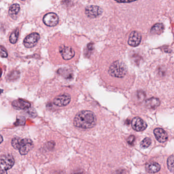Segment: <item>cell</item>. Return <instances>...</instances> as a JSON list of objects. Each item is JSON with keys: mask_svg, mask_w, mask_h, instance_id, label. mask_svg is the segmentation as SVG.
<instances>
[{"mask_svg": "<svg viewBox=\"0 0 174 174\" xmlns=\"http://www.w3.org/2000/svg\"><path fill=\"white\" fill-rule=\"evenodd\" d=\"M96 118L94 113L89 110H83L76 115L73 124L77 128L90 129L96 125Z\"/></svg>", "mask_w": 174, "mask_h": 174, "instance_id": "obj_1", "label": "cell"}, {"mask_svg": "<svg viewBox=\"0 0 174 174\" xmlns=\"http://www.w3.org/2000/svg\"><path fill=\"white\" fill-rule=\"evenodd\" d=\"M11 145L14 149L19 150V152L22 155L28 154L34 147L33 142L31 139H20V138L17 137L12 139Z\"/></svg>", "mask_w": 174, "mask_h": 174, "instance_id": "obj_2", "label": "cell"}, {"mask_svg": "<svg viewBox=\"0 0 174 174\" xmlns=\"http://www.w3.org/2000/svg\"><path fill=\"white\" fill-rule=\"evenodd\" d=\"M127 72L126 65L122 61H115L109 67V74L115 78H123Z\"/></svg>", "mask_w": 174, "mask_h": 174, "instance_id": "obj_3", "label": "cell"}, {"mask_svg": "<svg viewBox=\"0 0 174 174\" xmlns=\"http://www.w3.org/2000/svg\"><path fill=\"white\" fill-rule=\"evenodd\" d=\"M14 163V159L11 154L0 157V174H7L8 170L13 167Z\"/></svg>", "mask_w": 174, "mask_h": 174, "instance_id": "obj_4", "label": "cell"}, {"mask_svg": "<svg viewBox=\"0 0 174 174\" xmlns=\"http://www.w3.org/2000/svg\"><path fill=\"white\" fill-rule=\"evenodd\" d=\"M40 39V35L37 33H32L25 38L23 45L26 48H31L35 46Z\"/></svg>", "mask_w": 174, "mask_h": 174, "instance_id": "obj_5", "label": "cell"}, {"mask_svg": "<svg viewBox=\"0 0 174 174\" xmlns=\"http://www.w3.org/2000/svg\"><path fill=\"white\" fill-rule=\"evenodd\" d=\"M71 101V97L68 94H61L54 99L53 103L56 106L59 107H63L67 106V105L69 104Z\"/></svg>", "mask_w": 174, "mask_h": 174, "instance_id": "obj_6", "label": "cell"}, {"mask_svg": "<svg viewBox=\"0 0 174 174\" xmlns=\"http://www.w3.org/2000/svg\"><path fill=\"white\" fill-rule=\"evenodd\" d=\"M43 21L44 24L48 26H55L59 23V18L56 13L50 12L44 15Z\"/></svg>", "mask_w": 174, "mask_h": 174, "instance_id": "obj_7", "label": "cell"}, {"mask_svg": "<svg viewBox=\"0 0 174 174\" xmlns=\"http://www.w3.org/2000/svg\"><path fill=\"white\" fill-rule=\"evenodd\" d=\"M102 9L98 6L91 5L88 6L85 9V13L90 18H95L102 13Z\"/></svg>", "mask_w": 174, "mask_h": 174, "instance_id": "obj_8", "label": "cell"}, {"mask_svg": "<svg viewBox=\"0 0 174 174\" xmlns=\"http://www.w3.org/2000/svg\"><path fill=\"white\" fill-rule=\"evenodd\" d=\"M59 51L63 58L65 60L71 59L75 55L74 50L70 46H61L60 47Z\"/></svg>", "mask_w": 174, "mask_h": 174, "instance_id": "obj_9", "label": "cell"}, {"mask_svg": "<svg viewBox=\"0 0 174 174\" xmlns=\"http://www.w3.org/2000/svg\"><path fill=\"white\" fill-rule=\"evenodd\" d=\"M131 126L134 130L141 132L145 130L147 127L146 123L143 120L139 117L133 119L131 122Z\"/></svg>", "mask_w": 174, "mask_h": 174, "instance_id": "obj_10", "label": "cell"}, {"mask_svg": "<svg viewBox=\"0 0 174 174\" xmlns=\"http://www.w3.org/2000/svg\"><path fill=\"white\" fill-rule=\"evenodd\" d=\"M142 36L137 31H133L129 35L128 43L129 45L133 47L138 46L141 42Z\"/></svg>", "mask_w": 174, "mask_h": 174, "instance_id": "obj_11", "label": "cell"}, {"mask_svg": "<svg viewBox=\"0 0 174 174\" xmlns=\"http://www.w3.org/2000/svg\"><path fill=\"white\" fill-rule=\"evenodd\" d=\"M154 134L157 140L160 142H164L168 140L167 132L161 128H156L154 130Z\"/></svg>", "mask_w": 174, "mask_h": 174, "instance_id": "obj_12", "label": "cell"}, {"mask_svg": "<svg viewBox=\"0 0 174 174\" xmlns=\"http://www.w3.org/2000/svg\"><path fill=\"white\" fill-rule=\"evenodd\" d=\"M12 105L15 109H28L31 107L30 103L23 100V99H18L12 103Z\"/></svg>", "mask_w": 174, "mask_h": 174, "instance_id": "obj_13", "label": "cell"}, {"mask_svg": "<svg viewBox=\"0 0 174 174\" xmlns=\"http://www.w3.org/2000/svg\"><path fill=\"white\" fill-rule=\"evenodd\" d=\"M160 99L156 98H152L146 101L145 105L149 109H156L160 106Z\"/></svg>", "mask_w": 174, "mask_h": 174, "instance_id": "obj_14", "label": "cell"}, {"mask_svg": "<svg viewBox=\"0 0 174 174\" xmlns=\"http://www.w3.org/2000/svg\"><path fill=\"white\" fill-rule=\"evenodd\" d=\"M146 170L148 173H157L160 170V165L158 163L150 162L146 165Z\"/></svg>", "mask_w": 174, "mask_h": 174, "instance_id": "obj_15", "label": "cell"}, {"mask_svg": "<svg viewBox=\"0 0 174 174\" xmlns=\"http://www.w3.org/2000/svg\"><path fill=\"white\" fill-rule=\"evenodd\" d=\"M20 10V6L18 4H14L10 6L9 10V14L10 16L13 19H15Z\"/></svg>", "mask_w": 174, "mask_h": 174, "instance_id": "obj_16", "label": "cell"}, {"mask_svg": "<svg viewBox=\"0 0 174 174\" xmlns=\"http://www.w3.org/2000/svg\"><path fill=\"white\" fill-rule=\"evenodd\" d=\"M164 27L163 24H156L151 28V32L154 34H160L164 30Z\"/></svg>", "mask_w": 174, "mask_h": 174, "instance_id": "obj_17", "label": "cell"}, {"mask_svg": "<svg viewBox=\"0 0 174 174\" xmlns=\"http://www.w3.org/2000/svg\"><path fill=\"white\" fill-rule=\"evenodd\" d=\"M19 37V30L16 29L10 35L9 37V41L11 44H15Z\"/></svg>", "mask_w": 174, "mask_h": 174, "instance_id": "obj_18", "label": "cell"}, {"mask_svg": "<svg viewBox=\"0 0 174 174\" xmlns=\"http://www.w3.org/2000/svg\"><path fill=\"white\" fill-rule=\"evenodd\" d=\"M167 165L168 170L171 172H174V156H171L168 157L167 161Z\"/></svg>", "mask_w": 174, "mask_h": 174, "instance_id": "obj_19", "label": "cell"}, {"mask_svg": "<svg viewBox=\"0 0 174 174\" xmlns=\"http://www.w3.org/2000/svg\"><path fill=\"white\" fill-rule=\"evenodd\" d=\"M151 139L150 138L146 137L144 138L141 142V146L142 148L146 149L149 147L151 145Z\"/></svg>", "mask_w": 174, "mask_h": 174, "instance_id": "obj_20", "label": "cell"}, {"mask_svg": "<svg viewBox=\"0 0 174 174\" xmlns=\"http://www.w3.org/2000/svg\"><path fill=\"white\" fill-rule=\"evenodd\" d=\"M19 73L17 71H13L11 73H9V75L8 76V78L9 80H15L16 79L19 78Z\"/></svg>", "mask_w": 174, "mask_h": 174, "instance_id": "obj_21", "label": "cell"}, {"mask_svg": "<svg viewBox=\"0 0 174 174\" xmlns=\"http://www.w3.org/2000/svg\"><path fill=\"white\" fill-rule=\"evenodd\" d=\"M0 56L3 58H6L8 56L6 49L1 46H0Z\"/></svg>", "mask_w": 174, "mask_h": 174, "instance_id": "obj_22", "label": "cell"}, {"mask_svg": "<svg viewBox=\"0 0 174 174\" xmlns=\"http://www.w3.org/2000/svg\"><path fill=\"white\" fill-rule=\"evenodd\" d=\"M135 137L134 135H130L127 139L128 144L130 145H133L134 142L135 141Z\"/></svg>", "mask_w": 174, "mask_h": 174, "instance_id": "obj_23", "label": "cell"}, {"mask_svg": "<svg viewBox=\"0 0 174 174\" xmlns=\"http://www.w3.org/2000/svg\"><path fill=\"white\" fill-rule=\"evenodd\" d=\"M55 145V144L54 141H49V142L47 143V147L48 148L49 150L52 149L54 148Z\"/></svg>", "mask_w": 174, "mask_h": 174, "instance_id": "obj_24", "label": "cell"}, {"mask_svg": "<svg viewBox=\"0 0 174 174\" xmlns=\"http://www.w3.org/2000/svg\"><path fill=\"white\" fill-rule=\"evenodd\" d=\"M116 2H117L118 3H131L133 1H116Z\"/></svg>", "mask_w": 174, "mask_h": 174, "instance_id": "obj_25", "label": "cell"}, {"mask_svg": "<svg viewBox=\"0 0 174 174\" xmlns=\"http://www.w3.org/2000/svg\"><path fill=\"white\" fill-rule=\"evenodd\" d=\"M122 171L121 170H119L118 171L116 172H115V174H122Z\"/></svg>", "mask_w": 174, "mask_h": 174, "instance_id": "obj_26", "label": "cell"}, {"mask_svg": "<svg viewBox=\"0 0 174 174\" xmlns=\"http://www.w3.org/2000/svg\"><path fill=\"white\" fill-rule=\"evenodd\" d=\"M3 138L2 135H0V144H1L2 142H3Z\"/></svg>", "mask_w": 174, "mask_h": 174, "instance_id": "obj_27", "label": "cell"}, {"mask_svg": "<svg viewBox=\"0 0 174 174\" xmlns=\"http://www.w3.org/2000/svg\"><path fill=\"white\" fill-rule=\"evenodd\" d=\"M2 75V68L0 67V77H1Z\"/></svg>", "mask_w": 174, "mask_h": 174, "instance_id": "obj_28", "label": "cell"}]
</instances>
